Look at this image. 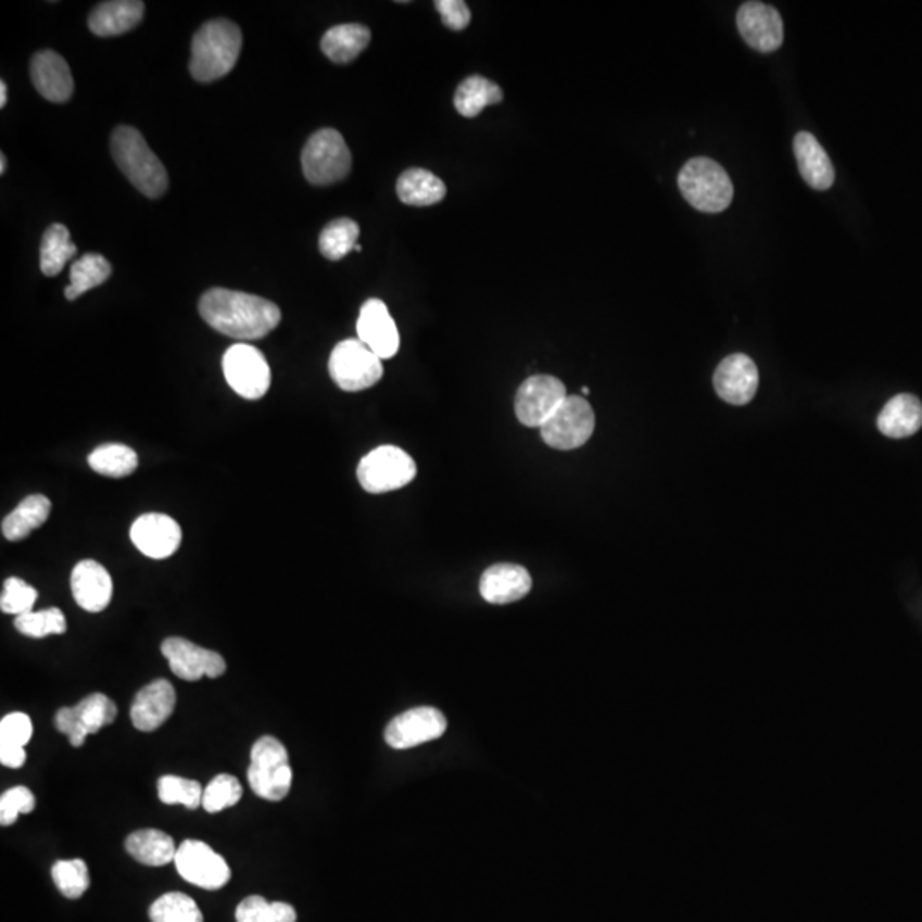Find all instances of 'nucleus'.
<instances>
[{
	"instance_id": "25",
	"label": "nucleus",
	"mask_w": 922,
	"mask_h": 922,
	"mask_svg": "<svg viewBox=\"0 0 922 922\" xmlns=\"http://www.w3.org/2000/svg\"><path fill=\"white\" fill-rule=\"evenodd\" d=\"M922 428V404L918 396H894L879 416V429L886 438H909Z\"/></svg>"
},
{
	"instance_id": "48",
	"label": "nucleus",
	"mask_w": 922,
	"mask_h": 922,
	"mask_svg": "<svg viewBox=\"0 0 922 922\" xmlns=\"http://www.w3.org/2000/svg\"><path fill=\"white\" fill-rule=\"evenodd\" d=\"M271 910H274V915H276L277 922L298 921V914H295L294 907L289 906V904L271 902Z\"/></svg>"
},
{
	"instance_id": "50",
	"label": "nucleus",
	"mask_w": 922,
	"mask_h": 922,
	"mask_svg": "<svg viewBox=\"0 0 922 922\" xmlns=\"http://www.w3.org/2000/svg\"><path fill=\"white\" fill-rule=\"evenodd\" d=\"M5 169H8V157L5 154H0V175H4Z\"/></svg>"
},
{
	"instance_id": "9",
	"label": "nucleus",
	"mask_w": 922,
	"mask_h": 922,
	"mask_svg": "<svg viewBox=\"0 0 922 922\" xmlns=\"http://www.w3.org/2000/svg\"><path fill=\"white\" fill-rule=\"evenodd\" d=\"M595 431V412L583 396L569 395L554 416L540 428L542 440L554 450H576Z\"/></svg>"
},
{
	"instance_id": "8",
	"label": "nucleus",
	"mask_w": 922,
	"mask_h": 922,
	"mask_svg": "<svg viewBox=\"0 0 922 922\" xmlns=\"http://www.w3.org/2000/svg\"><path fill=\"white\" fill-rule=\"evenodd\" d=\"M417 465L412 456L396 446H380L361 459L357 480L369 494L399 491L416 479Z\"/></svg>"
},
{
	"instance_id": "7",
	"label": "nucleus",
	"mask_w": 922,
	"mask_h": 922,
	"mask_svg": "<svg viewBox=\"0 0 922 922\" xmlns=\"http://www.w3.org/2000/svg\"><path fill=\"white\" fill-rule=\"evenodd\" d=\"M328 372L340 390L363 392L381 380L383 364L359 339H348L337 344L330 354Z\"/></svg>"
},
{
	"instance_id": "34",
	"label": "nucleus",
	"mask_w": 922,
	"mask_h": 922,
	"mask_svg": "<svg viewBox=\"0 0 922 922\" xmlns=\"http://www.w3.org/2000/svg\"><path fill=\"white\" fill-rule=\"evenodd\" d=\"M357 240H359V226L356 220L348 219V217L332 220L325 226L320 235L321 255L337 262L356 248Z\"/></svg>"
},
{
	"instance_id": "19",
	"label": "nucleus",
	"mask_w": 922,
	"mask_h": 922,
	"mask_svg": "<svg viewBox=\"0 0 922 922\" xmlns=\"http://www.w3.org/2000/svg\"><path fill=\"white\" fill-rule=\"evenodd\" d=\"M33 86L45 100L52 103H67L73 98L74 79L71 67L53 50H41L31 59Z\"/></svg>"
},
{
	"instance_id": "27",
	"label": "nucleus",
	"mask_w": 922,
	"mask_h": 922,
	"mask_svg": "<svg viewBox=\"0 0 922 922\" xmlns=\"http://www.w3.org/2000/svg\"><path fill=\"white\" fill-rule=\"evenodd\" d=\"M396 193L404 204L428 207L446 197V185L428 169L412 168L400 175Z\"/></svg>"
},
{
	"instance_id": "44",
	"label": "nucleus",
	"mask_w": 922,
	"mask_h": 922,
	"mask_svg": "<svg viewBox=\"0 0 922 922\" xmlns=\"http://www.w3.org/2000/svg\"><path fill=\"white\" fill-rule=\"evenodd\" d=\"M236 922H277V919L270 902L264 897L252 895L236 907Z\"/></svg>"
},
{
	"instance_id": "22",
	"label": "nucleus",
	"mask_w": 922,
	"mask_h": 922,
	"mask_svg": "<svg viewBox=\"0 0 922 922\" xmlns=\"http://www.w3.org/2000/svg\"><path fill=\"white\" fill-rule=\"evenodd\" d=\"M531 590V576L518 564H495L480 578V595L492 605H507L525 598Z\"/></svg>"
},
{
	"instance_id": "5",
	"label": "nucleus",
	"mask_w": 922,
	"mask_h": 922,
	"mask_svg": "<svg viewBox=\"0 0 922 922\" xmlns=\"http://www.w3.org/2000/svg\"><path fill=\"white\" fill-rule=\"evenodd\" d=\"M301 164L306 180L325 187L344 180L351 172L352 156L344 137L336 128H321L304 146Z\"/></svg>"
},
{
	"instance_id": "23",
	"label": "nucleus",
	"mask_w": 922,
	"mask_h": 922,
	"mask_svg": "<svg viewBox=\"0 0 922 922\" xmlns=\"http://www.w3.org/2000/svg\"><path fill=\"white\" fill-rule=\"evenodd\" d=\"M146 5L140 0H112L101 2L89 14L88 26L92 35L101 38L121 37L139 25Z\"/></svg>"
},
{
	"instance_id": "33",
	"label": "nucleus",
	"mask_w": 922,
	"mask_h": 922,
	"mask_svg": "<svg viewBox=\"0 0 922 922\" xmlns=\"http://www.w3.org/2000/svg\"><path fill=\"white\" fill-rule=\"evenodd\" d=\"M88 464L100 476L124 479L137 470L139 458L132 447L125 444H101L89 455Z\"/></svg>"
},
{
	"instance_id": "2",
	"label": "nucleus",
	"mask_w": 922,
	"mask_h": 922,
	"mask_svg": "<svg viewBox=\"0 0 922 922\" xmlns=\"http://www.w3.org/2000/svg\"><path fill=\"white\" fill-rule=\"evenodd\" d=\"M243 35L229 20L207 21L192 40L190 74L199 83H212L228 76L240 59Z\"/></svg>"
},
{
	"instance_id": "18",
	"label": "nucleus",
	"mask_w": 922,
	"mask_h": 922,
	"mask_svg": "<svg viewBox=\"0 0 922 922\" xmlns=\"http://www.w3.org/2000/svg\"><path fill=\"white\" fill-rule=\"evenodd\" d=\"M718 395L731 405H745L759 390V369L745 354H733L715 372Z\"/></svg>"
},
{
	"instance_id": "29",
	"label": "nucleus",
	"mask_w": 922,
	"mask_h": 922,
	"mask_svg": "<svg viewBox=\"0 0 922 922\" xmlns=\"http://www.w3.org/2000/svg\"><path fill=\"white\" fill-rule=\"evenodd\" d=\"M125 847L128 855L148 867H164L175 861L176 850H178L173 837L156 829L134 832L125 841Z\"/></svg>"
},
{
	"instance_id": "43",
	"label": "nucleus",
	"mask_w": 922,
	"mask_h": 922,
	"mask_svg": "<svg viewBox=\"0 0 922 922\" xmlns=\"http://www.w3.org/2000/svg\"><path fill=\"white\" fill-rule=\"evenodd\" d=\"M31 736V719L25 712H11L0 721V747L25 748Z\"/></svg>"
},
{
	"instance_id": "6",
	"label": "nucleus",
	"mask_w": 922,
	"mask_h": 922,
	"mask_svg": "<svg viewBox=\"0 0 922 922\" xmlns=\"http://www.w3.org/2000/svg\"><path fill=\"white\" fill-rule=\"evenodd\" d=\"M248 783L253 793L268 801H280L291 791L292 769L286 747L274 736H262L252 748Z\"/></svg>"
},
{
	"instance_id": "10",
	"label": "nucleus",
	"mask_w": 922,
	"mask_h": 922,
	"mask_svg": "<svg viewBox=\"0 0 922 922\" xmlns=\"http://www.w3.org/2000/svg\"><path fill=\"white\" fill-rule=\"evenodd\" d=\"M223 371L229 387L243 399L260 400L270 388V366L253 345H231L224 354Z\"/></svg>"
},
{
	"instance_id": "3",
	"label": "nucleus",
	"mask_w": 922,
	"mask_h": 922,
	"mask_svg": "<svg viewBox=\"0 0 922 922\" xmlns=\"http://www.w3.org/2000/svg\"><path fill=\"white\" fill-rule=\"evenodd\" d=\"M112 154L127 180L149 199H160L168 190V173L160 157L151 151L139 130L128 125L115 128Z\"/></svg>"
},
{
	"instance_id": "35",
	"label": "nucleus",
	"mask_w": 922,
	"mask_h": 922,
	"mask_svg": "<svg viewBox=\"0 0 922 922\" xmlns=\"http://www.w3.org/2000/svg\"><path fill=\"white\" fill-rule=\"evenodd\" d=\"M152 922H204L195 900L180 892L164 894L149 909Z\"/></svg>"
},
{
	"instance_id": "46",
	"label": "nucleus",
	"mask_w": 922,
	"mask_h": 922,
	"mask_svg": "<svg viewBox=\"0 0 922 922\" xmlns=\"http://www.w3.org/2000/svg\"><path fill=\"white\" fill-rule=\"evenodd\" d=\"M55 727L56 730L61 731V733H65L68 735V740H71V745L73 747L79 748L83 747V743L88 738L89 733L77 723L76 715H74V707H62L59 709L55 716Z\"/></svg>"
},
{
	"instance_id": "1",
	"label": "nucleus",
	"mask_w": 922,
	"mask_h": 922,
	"mask_svg": "<svg viewBox=\"0 0 922 922\" xmlns=\"http://www.w3.org/2000/svg\"><path fill=\"white\" fill-rule=\"evenodd\" d=\"M200 316L209 327L238 340H258L276 330L282 313L271 301L231 289H209L199 303Z\"/></svg>"
},
{
	"instance_id": "42",
	"label": "nucleus",
	"mask_w": 922,
	"mask_h": 922,
	"mask_svg": "<svg viewBox=\"0 0 922 922\" xmlns=\"http://www.w3.org/2000/svg\"><path fill=\"white\" fill-rule=\"evenodd\" d=\"M37 807V799L25 786L11 787L0 796V823L13 825L20 814L31 813Z\"/></svg>"
},
{
	"instance_id": "12",
	"label": "nucleus",
	"mask_w": 922,
	"mask_h": 922,
	"mask_svg": "<svg viewBox=\"0 0 922 922\" xmlns=\"http://www.w3.org/2000/svg\"><path fill=\"white\" fill-rule=\"evenodd\" d=\"M566 384L555 376H531L516 393V416L528 428H542L567 399Z\"/></svg>"
},
{
	"instance_id": "36",
	"label": "nucleus",
	"mask_w": 922,
	"mask_h": 922,
	"mask_svg": "<svg viewBox=\"0 0 922 922\" xmlns=\"http://www.w3.org/2000/svg\"><path fill=\"white\" fill-rule=\"evenodd\" d=\"M77 723L89 735H94L101 728L109 727L115 721L118 709L115 703L104 694H91L74 707Z\"/></svg>"
},
{
	"instance_id": "30",
	"label": "nucleus",
	"mask_w": 922,
	"mask_h": 922,
	"mask_svg": "<svg viewBox=\"0 0 922 922\" xmlns=\"http://www.w3.org/2000/svg\"><path fill=\"white\" fill-rule=\"evenodd\" d=\"M503 89L482 76H470L458 86L455 92L456 112L467 118L479 115L489 104L503 101Z\"/></svg>"
},
{
	"instance_id": "15",
	"label": "nucleus",
	"mask_w": 922,
	"mask_h": 922,
	"mask_svg": "<svg viewBox=\"0 0 922 922\" xmlns=\"http://www.w3.org/2000/svg\"><path fill=\"white\" fill-rule=\"evenodd\" d=\"M743 40L757 52L771 53L783 45V17L771 5L745 2L736 14Z\"/></svg>"
},
{
	"instance_id": "11",
	"label": "nucleus",
	"mask_w": 922,
	"mask_h": 922,
	"mask_svg": "<svg viewBox=\"0 0 922 922\" xmlns=\"http://www.w3.org/2000/svg\"><path fill=\"white\" fill-rule=\"evenodd\" d=\"M175 864L181 879L205 891H219L231 880L226 859L202 841H184L176 850Z\"/></svg>"
},
{
	"instance_id": "39",
	"label": "nucleus",
	"mask_w": 922,
	"mask_h": 922,
	"mask_svg": "<svg viewBox=\"0 0 922 922\" xmlns=\"http://www.w3.org/2000/svg\"><path fill=\"white\" fill-rule=\"evenodd\" d=\"M52 879L56 888L64 897H83L89 888V870L83 859H68V861H56L52 868Z\"/></svg>"
},
{
	"instance_id": "47",
	"label": "nucleus",
	"mask_w": 922,
	"mask_h": 922,
	"mask_svg": "<svg viewBox=\"0 0 922 922\" xmlns=\"http://www.w3.org/2000/svg\"><path fill=\"white\" fill-rule=\"evenodd\" d=\"M0 762L9 769H20L26 762L25 748L0 747Z\"/></svg>"
},
{
	"instance_id": "28",
	"label": "nucleus",
	"mask_w": 922,
	"mask_h": 922,
	"mask_svg": "<svg viewBox=\"0 0 922 922\" xmlns=\"http://www.w3.org/2000/svg\"><path fill=\"white\" fill-rule=\"evenodd\" d=\"M52 503L41 494L28 495L13 513L2 519V535L9 542H20L49 519Z\"/></svg>"
},
{
	"instance_id": "4",
	"label": "nucleus",
	"mask_w": 922,
	"mask_h": 922,
	"mask_svg": "<svg viewBox=\"0 0 922 922\" xmlns=\"http://www.w3.org/2000/svg\"><path fill=\"white\" fill-rule=\"evenodd\" d=\"M679 188L692 207L709 214L727 211L733 184L727 169L709 157H692L679 173Z\"/></svg>"
},
{
	"instance_id": "38",
	"label": "nucleus",
	"mask_w": 922,
	"mask_h": 922,
	"mask_svg": "<svg viewBox=\"0 0 922 922\" xmlns=\"http://www.w3.org/2000/svg\"><path fill=\"white\" fill-rule=\"evenodd\" d=\"M157 795L164 805H184L188 810H197L202 807L204 787L192 779L163 775L157 783Z\"/></svg>"
},
{
	"instance_id": "14",
	"label": "nucleus",
	"mask_w": 922,
	"mask_h": 922,
	"mask_svg": "<svg viewBox=\"0 0 922 922\" xmlns=\"http://www.w3.org/2000/svg\"><path fill=\"white\" fill-rule=\"evenodd\" d=\"M161 653L168 659L173 673L187 682H197L204 677L219 679L226 671V661L219 653L197 646L184 637H168L163 641Z\"/></svg>"
},
{
	"instance_id": "17",
	"label": "nucleus",
	"mask_w": 922,
	"mask_h": 922,
	"mask_svg": "<svg viewBox=\"0 0 922 922\" xmlns=\"http://www.w3.org/2000/svg\"><path fill=\"white\" fill-rule=\"evenodd\" d=\"M357 336L381 361L392 359L399 352V328L388 312L387 304L376 298L366 301L361 307Z\"/></svg>"
},
{
	"instance_id": "41",
	"label": "nucleus",
	"mask_w": 922,
	"mask_h": 922,
	"mask_svg": "<svg viewBox=\"0 0 922 922\" xmlns=\"http://www.w3.org/2000/svg\"><path fill=\"white\" fill-rule=\"evenodd\" d=\"M38 599V591L20 578L5 579L4 590L0 596V608L4 614L20 615L33 611Z\"/></svg>"
},
{
	"instance_id": "16",
	"label": "nucleus",
	"mask_w": 922,
	"mask_h": 922,
	"mask_svg": "<svg viewBox=\"0 0 922 922\" xmlns=\"http://www.w3.org/2000/svg\"><path fill=\"white\" fill-rule=\"evenodd\" d=\"M130 539L149 559H168L180 547L181 528L168 515L148 513L134 521Z\"/></svg>"
},
{
	"instance_id": "40",
	"label": "nucleus",
	"mask_w": 922,
	"mask_h": 922,
	"mask_svg": "<svg viewBox=\"0 0 922 922\" xmlns=\"http://www.w3.org/2000/svg\"><path fill=\"white\" fill-rule=\"evenodd\" d=\"M243 796V787L235 775L219 774L212 779L202 796V808L209 813H219L235 807Z\"/></svg>"
},
{
	"instance_id": "32",
	"label": "nucleus",
	"mask_w": 922,
	"mask_h": 922,
	"mask_svg": "<svg viewBox=\"0 0 922 922\" xmlns=\"http://www.w3.org/2000/svg\"><path fill=\"white\" fill-rule=\"evenodd\" d=\"M77 253L76 244L71 241V232L64 224H52L45 231L40 247V267L47 277H55L64 270L68 260Z\"/></svg>"
},
{
	"instance_id": "24",
	"label": "nucleus",
	"mask_w": 922,
	"mask_h": 922,
	"mask_svg": "<svg viewBox=\"0 0 922 922\" xmlns=\"http://www.w3.org/2000/svg\"><path fill=\"white\" fill-rule=\"evenodd\" d=\"M795 154L799 173L814 190H829L834 185L835 172L831 157L826 154L813 134L799 132L795 137Z\"/></svg>"
},
{
	"instance_id": "45",
	"label": "nucleus",
	"mask_w": 922,
	"mask_h": 922,
	"mask_svg": "<svg viewBox=\"0 0 922 922\" xmlns=\"http://www.w3.org/2000/svg\"><path fill=\"white\" fill-rule=\"evenodd\" d=\"M434 5L443 17L444 26L453 31H462L470 25V9L464 0H435Z\"/></svg>"
},
{
	"instance_id": "20",
	"label": "nucleus",
	"mask_w": 922,
	"mask_h": 922,
	"mask_svg": "<svg viewBox=\"0 0 922 922\" xmlns=\"http://www.w3.org/2000/svg\"><path fill=\"white\" fill-rule=\"evenodd\" d=\"M71 588L77 605L91 614L103 611L112 602V576L97 560H80L74 567Z\"/></svg>"
},
{
	"instance_id": "26",
	"label": "nucleus",
	"mask_w": 922,
	"mask_h": 922,
	"mask_svg": "<svg viewBox=\"0 0 922 922\" xmlns=\"http://www.w3.org/2000/svg\"><path fill=\"white\" fill-rule=\"evenodd\" d=\"M369 41L371 31L368 26L359 23L333 26L321 38V52L336 64H349L368 49Z\"/></svg>"
},
{
	"instance_id": "31",
	"label": "nucleus",
	"mask_w": 922,
	"mask_h": 922,
	"mask_svg": "<svg viewBox=\"0 0 922 922\" xmlns=\"http://www.w3.org/2000/svg\"><path fill=\"white\" fill-rule=\"evenodd\" d=\"M110 276L112 265L109 260L98 253H86L71 267V283L65 288V298L68 301L77 300L85 292L106 282Z\"/></svg>"
},
{
	"instance_id": "37",
	"label": "nucleus",
	"mask_w": 922,
	"mask_h": 922,
	"mask_svg": "<svg viewBox=\"0 0 922 922\" xmlns=\"http://www.w3.org/2000/svg\"><path fill=\"white\" fill-rule=\"evenodd\" d=\"M17 632L33 640H43L47 635L65 634L67 620L61 608H45L40 611H28L14 620Z\"/></svg>"
},
{
	"instance_id": "49",
	"label": "nucleus",
	"mask_w": 922,
	"mask_h": 922,
	"mask_svg": "<svg viewBox=\"0 0 922 922\" xmlns=\"http://www.w3.org/2000/svg\"><path fill=\"white\" fill-rule=\"evenodd\" d=\"M5 104H8V86L2 80L0 83V109H4Z\"/></svg>"
},
{
	"instance_id": "13",
	"label": "nucleus",
	"mask_w": 922,
	"mask_h": 922,
	"mask_svg": "<svg viewBox=\"0 0 922 922\" xmlns=\"http://www.w3.org/2000/svg\"><path fill=\"white\" fill-rule=\"evenodd\" d=\"M446 728V718L440 709L429 706L414 707L388 723L384 740L395 750H407L441 738Z\"/></svg>"
},
{
	"instance_id": "21",
	"label": "nucleus",
	"mask_w": 922,
	"mask_h": 922,
	"mask_svg": "<svg viewBox=\"0 0 922 922\" xmlns=\"http://www.w3.org/2000/svg\"><path fill=\"white\" fill-rule=\"evenodd\" d=\"M176 706V692L168 680L160 679L137 692L130 718L139 731H154L166 723Z\"/></svg>"
}]
</instances>
